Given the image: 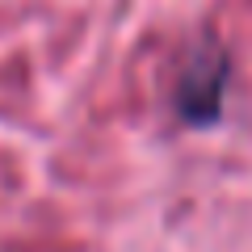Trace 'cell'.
<instances>
[{"mask_svg":"<svg viewBox=\"0 0 252 252\" xmlns=\"http://www.w3.org/2000/svg\"><path fill=\"white\" fill-rule=\"evenodd\" d=\"M223 93H227V55L219 46H202L177 80V118L189 126L219 122Z\"/></svg>","mask_w":252,"mask_h":252,"instance_id":"obj_1","label":"cell"}]
</instances>
